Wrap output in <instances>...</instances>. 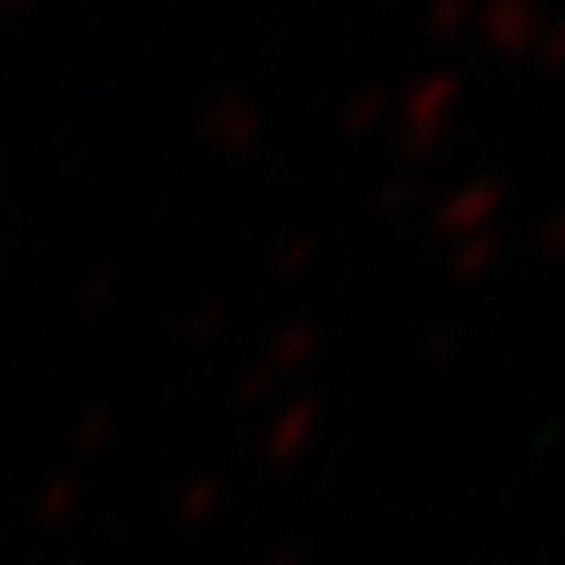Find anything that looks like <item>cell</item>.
Masks as SVG:
<instances>
[{
  "label": "cell",
  "mask_w": 565,
  "mask_h": 565,
  "mask_svg": "<svg viewBox=\"0 0 565 565\" xmlns=\"http://www.w3.org/2000/svg\"><path fill=\"white\" fill-rule=\"evenodd\" d=\"M539 0H490L486 6V32L503 50H525L539 32Z\"/></svg>",
  "instance_id": "obj_1"
},
{
  "label": "cell",
  "mask_w": 565,
  "mask_h": 565,
  "mask_svg": "<svg viewBox=\"0 0 565 565\" xmlns=\"http://www.w3.org/2000/svg\"><path fill=\"white\" fill-rule=\"evenodd\" d=\"M472 14V0H433V23L441 32H455Z\"/></svg>",
  "instance_id": "obj_2"
},
{
  "label": "cell",
  "mask_w": 565,
  "mask_h": 565,
  "mask_svg": "<svg viewBox=\"0 0 565 565\" xmlns=\"http://www.w3.org/2000/svg\"><path fill=\"white\" fill-rule=\"evenodd\" d=\"M543 63L561 67L565 63V23H552V32L543 36Z\"/></svg>",
  "instance_id": "obj_3"
}]
</instances>
